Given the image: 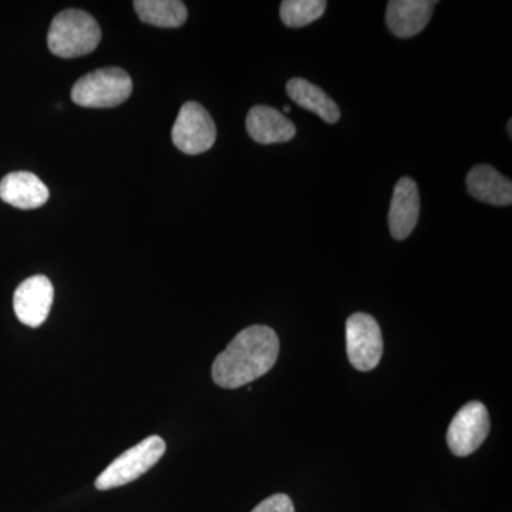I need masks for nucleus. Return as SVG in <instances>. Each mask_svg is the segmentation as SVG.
<instances>
[{"instance_id":"nucleus-12","label":"nucleus","mask_w":512,"mask_h":512,"mask_svg":"<svg viewBox=\"0 0 512 512\" xmlns=\"http://www.w3.org/2000/svg\"><path fill=\"white\" fill-rule=\"evenodd\" d=\"M249 136L259 144H278L292 140L295 124L281 111L268 106L252 107L247 117Z\"/></svg>"},{"instance_id":"nucleus-3","label":"nucleus","mask_w":512,"mask_h":512,"mask_svg":"<svg viewBox=\"0 0 512 512\" xmlns=\"http://www.w3.org/2000/svg\"><path fill=\"white\" fill-rule=\"evenodd\" d=\"M133 92L130 74L120 67H106L83 76L72 89L77 106L87 109H110L128 100Z\"/></svg>"},{"instance_id":"nucleus-4","label":"nucleus","mask_w":512,"mask_h":512,"mask_svg":"<svg viewBox=\"0 0 512 512\" xmlns=\"http://www.w3.org/2000/svg\"><path fill=\"white\" fill-rule=\"evenodd\" d=\"M165 454V443L160 436H150L128 448L97 477V490L107 491L133 483L151 470Z\"/></svg>"},{"instance_id":"nucleus-14","label":"nucleus","mask_w":512,"mask_h":512,"mask_svg":"<svg viewBox=\"0 0 512 512\" xmlns=\"http://www.w3.org/2000/svg\"><path fill=\"white\" fill-rule=\"evenodd\" d=\"M286 92L298 106L312 111L326 123H338L340 119L338 104L315 84L305 79H292L286 84Z\"/></svg>"},{"instance_id":"nucleus-1","label":"nucleus","mask_w":512,"mask_h":512,"mask_svg":"<svg viewBox=\"0 0 512 512\" xmlns=\"http://www.w3.org/2000/svg\"><path fill=\"white\" fill-rule=\"evenodd\" d=\"M279 338L264 325L249 326L239 332L212 365V379L224 389H238L255 382L275 366Z\"/></svg>"},{"instance_id":"nucleus-19","label":"nucleus","mask_w":512,"mask_h":512,"mask_svg":"<svg viewBox=\"0 0 512 512\" xmlns=\"http://www.w3.org/2000/svg\"><path fill=\"white\" fill-rule=\"evenodd\" d=\"M289 111H291V107H289V106H285V107H284V113H285V114H288V113H289Z\"/></svg>"},{"instance_id":"nucleus-6","label":"nucleus","mask_w":512,"mask_h":512,"mask_svg":"<svg viewBox=\"0 0 512 512\" xmlns=\"http://www.w3.org/2000/svg\"><path fill=\"white\" fill-rule=\"evenodd\" d=\"M346 346L350 363L359 372H370L383 356L379 323L366 313H355L346 322Z\"/></svg>"},{"instance_id":"nucleus-13","label":"nucleus","mask_w":512,"mask_h":512,"mask_svg":"<svg viewBox=\"0 0 512 512\" xmlns=\"http://www.w3.org/2000/svg\"><path fill=\"white\" fill-rule=\"evenodd\" d=\"M470 195L485 204L507 207L512 204V183L491 165H476L467 175Z\"/></svg>"},{"instance_id":"nucleus-9","label":"nucleus","mask_w":512,"mask_h":512,"mask_svg":"<svg viewBox=\"0 0 512 512\" xmlns=\"http://www.w3.org/2000/svg\"><path fill=\"white\" fill-rule=\"evenodd\" d=\"M420 217V195L416 181L403 177L394 188L389 211V227L393 238L406 239L416 228Z\"/></svg>"},{"instance_id":"nucleus-18","label":"nucleus","mask_w":512,"mask_h":512,"mask_svg":"<svg viewBox=\"0 0 512 512\" xmlns=\"http://www.w3.org/2000/svg\"><path fill=\"white\" fill-rule=\"evenodd\" d=\"M511 126H512V121L510 120V121H508V134H510V137L512 136V134H511L512 127Z\"/></svg>"},{"instance_id":"nucleus-15","label":"nucleus","mask_w":512,"mask_h":512,"mask_svg":"<svg viewBox=\"0 0 512 512\" xmlns=\"http://www.w3.org/2000/svg\"><path fill=\"white\" fill-rule=\"evenodd\" d=\"M134 9L141 22L157 28H180L188 18L187 6L180 0H136Z\"/></svg>"},{"instance_id":"nucleus-11","label":"nucleus","mask_w":512,"mask_h":512,"mask_svg":"<svg viewBox=\"0 0 512 512\" xmlns=\"http://www.w3.org/2000/svg\"><path fill=\"white\" fill-rule=\"evenodd\" d=\"M437 2L430 0H392L387 5L386 22L393 35L413 37L429 25Z\"/></svg>"},{"instance_id":"nucleus-2","label":"nucleus","mask_w":512,"mask_h":512,"mask_svg":"<svg viewBox=\"0 0 512 512\" xmlns=\"http://www.w3.org/2000/svg\"><path fill=\"white\" fill-rule=\"evenodd\" d=\"M101 29L97 20L79 9H67L53 19L47 46L53 55L73 59L89 55L99 46Z\"/></svg>"},{"instance_id":"nucleus-17","label":"nucleus","mask_w":512,"mask_h":512,"mask_svg":"<svg viewBox=\"0 0 512 512\" xmlns=\"http://www.w3.org/2000/svg\"><path fill=\"white\" fill-rule=\"evenodd\" d=\"M251 512H295V507L288 495L275 494L256 505Z\"/></svg>"},{"instance_id":"nucleus-8","label":"nucleus","mask_w":512,"mask_h":512,"mask_svg":"<svg viewBox=\"0 0 512 512\" xmlns=\"http://www.w3.org/2000/svg\"><path fill=\"white\" fill-rule=\"evenodd\" d=\"M55 299V288L45 275L30 276L13 295V309L23 325L39 328L45 323Z\"/></svg>"},{"instance_id":"nucleus-7","label":"nucleus","mask_w":512,"mask_h":512,"mask_svg":"<svg viewBox=\"0 0 512 512\" xmlns=\"http://www.w3.org/2000/svg\"><path fill=\"white\" fill-rule=\"evenodd\" d=\"M488 431L490 416L487 407L480 402L467 403L448 426V447L458 457L470 456L487 439Z\"/></svg>"},{"instance_id":"nucleus-16","label":"nucleus","mask_w":512,"mask_h":512,"mask_svg":"<svg viewBox=\"0 0 512 512\" xmlns=\"http://www.w3.org/2000/svg\"><path fill=\"white\" fill-rule=\"evenodd\" d=\"M328 3L323 0H285L281 5V19L289 28H302L322 18Z\"/></svg>"},{"instance_id":"nucleus-5","label":"nucleus","mask_w":512,"mask_h":512,"mask_svg":"<svg viewBox=\"0 0 512 512\" xmlns=\"http://www.w3.org/2000/svg\"><path fill=\"white\" fill-rule=\"evenodd\" d=\"M174 146L188 156L205 153L217 140V127L207 110L197 101H188L181 107L175 120Z\"/></svg>"},{"instance_id":"nucleus-10","label":"nucleus","mask_w":512,"mask_h":512,"mask_svg":"<svg viewBox=\"0 0 512 512\" xmlns=\"http://www.w3.org/2000/svg\"><path fill=\"white\" fill-rule=\"evenodd\" d=\"M49 188L37 175L16 171L0 181V198L19 210H35L49 200Z\"/></svg>"}]
</instances>
